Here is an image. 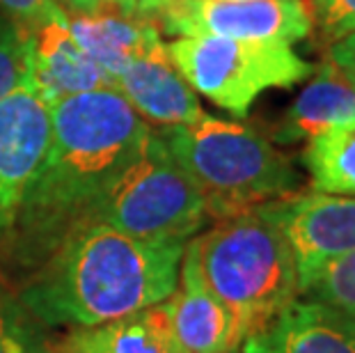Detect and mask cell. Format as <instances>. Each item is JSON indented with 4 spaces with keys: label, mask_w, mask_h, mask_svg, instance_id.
<instances>
[{
    "label": "cell",
    "mask_w": 355,
    "mask_h": 353,
    "mask_svg": "<svg viewBox=\"0 0 355 353\" xmlns=\"http://www.w3.org/2000/svg\"><path fill=\"white\" fill-rule=\"evenodd\" d=\"M186 243H149L83 221L21 284L19 300L51 328H87L175 294Z\"/></svg>",
    "instance_id": "2"
},
{
    "label": "cell",
    "mask_w": 355,
    "mask_h": 353,
    "mask_svg": "<svg viewBox=\"0 0 355 353\" xmlns=\"http://www.w3.org/2000/svg\"><path fill=\"white\" fill-rule=\"evenodd\" d=\"M186 250L232 314L239 342L261 333L300 296L296 259L268 205L216 221Z\"/></svg>",
    "instance_id": "3"
},
{
    "label": "cell",
    "mask_w": 355,
    "mask_h": 353,
    "mask_svg": "<svg viewBox=\"0 0 355 353\" xmlns=\"http://www.w3.org/2000/svg\"><path fill=\"white\" fill-rule=\"evenodd\" d=\"M53 353H191L172 328L165 300L147 310L105 321L99 326L69 328Z\"/></svg>",
    "instance_id": "15"
},
{
    "label": "cell",
    "mask_w": 355,
    "mask_h": 353,
    "mask_svg": "<svg viewBox=\"0 0 355 353\" xmlns=\"http://www.w3.org/2000/svg\"><path fill=\"white\" fill-rule=\"evenodd\" d=\"M349 76H351V78H353V83H355V74H349Z\"/></svg>",
    "instance_id": "28"
},
{
    "label": "cell",
    "mask_w": 355,
    "mask_h": 353,
    "mask_svg": "<svg viewBox=\"0 0 355 353\" xmlns=\"http://www.w3.org/2000/svg\"><path fill=\"white\" fill-rule=\"evenodd\" d=\"M51 140L49 103L21 80L0 99V243L12 236Z\"/></svg>",
    "instance_id": "8"
},
{
    "label": "cell",
    "mask_w": 355,
    "mask_h": 353,
    "mask_svg": "<svg viewBox=\"0 0 355 353\" xmlns=\"http://www.w3.org/2000/svg\"><path fill=\"white\" fill-rule=\"evenodd\" d=\"M49 112L46 156L10 236L24 264L42 261L85 221L152 129L112 87L67 96Z\"/></svg>",
    "instance_id": "1"
},
{
    "label": "cell",
    "mask_w": 355,
    "mask_h": 353,
    "mask_svg": "<svg viewBox=\"0 0 355 353\" xmlns=\"http://www.w3.org/2000/svg\"><path fill=\"white\" fill-rule=\"evenodd\" d=\"M55 5H58L55 0H0L3 12L24 28L37 24V21H40L44 14H49Z\"/></svg>",
    "instance_id": "22"
},
{
    "label": "cell",
    "mask_w": 355,
    "mask_h": 353,
    "mask_svg": "<svg viewBox=\"0 0 355 353\" xmlns=\"http://www.w3.org/2000/svg\"><path fill=\"white\" fill-rule=\"evenodd\" d=\"M26 33L28 78L49 106L73 94L105 87L115 89V80L94 64L73 40L67 12L60 5L26 28Z\"/></svg>",
    "instance_id": "10"
},
{
    "label": "cell",
    "mask_w": 355,
    "mask_h": 353,
    "mask_svg": "<svg viewBox=\"0 0 355 353\" xmlns=\"http://www.w3.org/2000/svg\"><path fill=\"white\" fill-rule=\"evenodd\" d=\"M168 55L181 76L218 108L248 117L252 103L273 87H293L312 78L316 64L307 62L289 44L245 42L227 37H177Z\"/></svg>",
    "instance_id": "6"
},
{
    "label": "cell",
    "mask_w": 355,
    "mask_h": 353,
    "mask_svg": "<svg viewBox=\"0 0 355 353\" xmlns=\"http://www.w3.org/2000/svg\"><path fill=\"white\" fill-rule=\"evenodd\" d=\"M243 353H355V321L319 300L296 298Z\"/></svg>",
    "instance_id": "12"
},
{
    "label": "cell",
    "mask_w": 355,
    "mask_h": 353,
    "mask_svg": "<svg viewBox=\"0 0 355 353\" xmlns=\"http://www.w3.org/2000/svg\"><path fill=\"white\" fill-rule=\"evenodd\" d=\"M71 12H92L96 7L105 5V0H64Z\"/></svg>",
    "instance_id": "25"
},
{
    "label": "cell",
    "mask_w": 355,
    "mask_h": 353,
    "mask_svg": "<svg viewBox=\"0 0 355 353\" xmlns=\"http://www.w3.org/2000/svg\"><path fill=\"white\" fill-rule=\"evenodd\" d=\"M35 353H53V351H51L49 347H44V349H40V351H35Z\"/></svg>",
    "instance_id": "27"
},
{
    "label": "cell",
    "mask_w": 355,
    "mask_h": 353,
    "mask_svg": "<svg viewBox=\"0 0 355 353\" xmlns=\"http://www.w3.org/2000/svg\"><path fill=\"white\" fill-rule=\"evenodd\" d=\"M165 307L175 335L191 353H236L241 349L232 314L204 282L188 250L181 259L179 284Z\"/></svg>",
    "instance_id": "13"
},
{
    "label": "cell",
    "mask_w": 355,
    "mask_h": 353,
    "mask_svg": "<svg viewBox=\"0 0 355 353\" xmlns=\"http://www.w3.org/2000/svg\"><path fill=\"white\" fill-rule=\"evenodd\" d=\"M28 71V33L10 17L0 19V99L21 85Z\"/></svg>",
    "instance_id": "20"
},
{
    "label": "cell",
    "mask_w": 355,
    "mask_h": 353,
    "mask_svg": "<svg viewBox=\"0 0 355 353\" xmlns=\"http://www.w3.org/2000/svg\"><path fill=\"white\" fill-rule=\"evenodd\" d=\"M312 33L321 46L330 49L355 33V0H309Z\"/></svg>",
    "instance_id": "21"
},
{
    "label": "cell",
    "mask_w": 355,
    "mask_h": 353,
    "mask_svg": "<svg viewBox=\"0 0 355 353\" xmlns=\"http://www.w3.org/2000/svg\"><path fill=\"white\" fill-rule=\"evenodd\" d=\"M158 133L193 179L211 221L289 198L300 186L289 156L245 124L204 115Z\"/></svg>",
    "instance_id": "4"
},
{
    "label": "cell",
    "mask_w": 355,
    "mask_h": 353,
    "mask_svg": "<svg viewBox=\"0 0 355 353\" xmlns=\"http://www.w3.org/2000/svg\"><path fill=\"white\" fill-rule=\"evenodd\" d=\"M158 19L172 37L211 35L293 46L312 35L307 0H181Z\"/></svg>",
    "instance_id": "7"
},
{
    "label": "cell",
    "mask_w": 355,
    "mask_h": 353,
    "mask_svg": "<svg viewBox=\"0 0 355 353\" xmlns=\"http://www.w3.org/2000/svg\"><path fill=\"white\" fill-rule=\"evenodd\" d=\"M37 319L21 305L19 296L0 282V353H35L46 344Z\"/></svg>",
    "instance_id": "19"
},
{
    "label": "cell",
    "mask_w": 355,
    "mask_h": 353,
    "mask_svg": "<svg viewBox=\"0 0 355 353\" xmlns=\"http://www.w3.org/2000/svg\"><path fill=\"white\" fill-rule=\"evenodd\" d=\"M300 296L330 305L355 321V250L328 259L298 282Z\"/></svg>",
    "instance_id": "18"
},
{
    "label": "cell",
    "mask_w": 355,
    "mask_h": 353,
    "mask_svg": "<svg viewBox=\"0 0 355 353\" xmlns=\"http://www.w3.org/2000/svg\"><path fill=\"white\" fill-rule=\"evenodd\" d=\"M303 163L314 191L330 195H355V119L309 138Z\"/></svg>",
    "instance_id": "17"
},
{
    "label": "cell",
    "mask_w": 355,
    "mask_h": 353,
    "mask_svg": "<svg viewBox=\"0 0 355 353\" xmlns=\"http://www.w3.org/2000/svg\"><path fill=\"white\" fill-rule=\"evenodd\" d=\"M85 221L110 225L149 243H188L211 218L193 179L161 133L149 129Z\"/></svg>",
    "instance_id": "5"
},
{
    "label": "cell",
    "mask_w": 355,
    "mask_h": 353,
    "mask_svg": "<svg viewBox=\"0 0 355 353\" xmlns=\"http://www.w3.org/2000/svg\"><path fill=\"white\" fill-rule=\"evenodd\" d=\"M105 3L115 5L117 10L124 14H135V0H105Z\"/></svg>",
    "instance_id": "26"
},
{
    "label": "cell",
    "mask_w": 355,
    "mask_h": 353,
    "mask_svg": "<svg viewBox=\"0 0 355 353\" xmlns=\"http://www.w3.org/2000/svg\"><path fill=\"white\" fill-rule=\"evenodd\" d=\"M270 209L296 259L298 282L328 259L355 250V195L293 193L270 202Z\"/></svg>",
    "instance_id": "9"
},
{
    "label": "cell",
    "mask_w": 355,
    "mask_h": 353,
    "mask_svg": "<svg viewBox=\"0 0 355 353\" xmlns=\"http://www.w3.org/2000/svg\"><path fill=\"white\" fill-rule=\"evenodd\" d=\"M115 89L142 119L161 129L195 124L207 115L163 42L135 58L115 78Z\"/></svg>",
    "instance_id": "11"
},
{
    "label": "cell",
    "mask_w": 355,
    "mask_h": 353,
    "mask_svg": "<svg viewBox=\"0 0 355 353\" xmlns=\"http://www.w3.org/2000/svg\"><path fill=\"white\" fill-rule=\"evenodd\" d=\"M177 3H181V0H135V17L156 21Z\"/></svg>",
    "instance_id": "24"
},
{
    "label": "cell",
    "mask_w": 355,
    "mask_h": 353,
    "mask_svg": "<svg viewBox=\"0 0 355 353\" xmlns=\"http://www.w3.org/2000/svg\"><path fill=\"white\" fill-rule=\"evenodd\" d=\"M328 58L337 67H342L344 71L355 74V33L344 37L342 42L332 44V46L328 49Z\"/></svg>",
    "instance_id": "23"
},
{
    "label": "cell",
    "mask_w": 355,
    "mask_h": 353,
    "mask_svg": "<svg viewBox=\"0 0 355 353\" xmlns=\"http://www.w3.org/2000/svg\"><path fill=\"white\" fill-rule=\"evenodd\" d=\"M355 119V83L330 58L316 67L312 80L286 108L284 117L273 129V140L279 145H291L309 140L321 131Z\"/></svg>",
    "instance_id": "16"
},
{
    "label": "cell",
    "mask_w": 355,
    "mask_h": 353,
    "mask_svg": "<svg viewBox=\"0 0 355 353\" xmlns=\"http://www.w3.org/2000/svg\"><path fill=\"white\" fill-rule=\"evenodd\" d=\"M67 24L85 55L94 64H99L112 80L135 58L163 42L161 30L154 21L124 14L110 3L92 12L67 14Z\"/></svg>",
    "instance_id": "14"
}]
</instances>
